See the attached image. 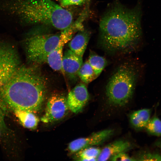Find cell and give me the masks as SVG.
I'll return each mask as SVG.
<instances>
[{
  "label": "cell",
  "mask_w": 161,
  "mask_h": 161,
  "mask_svg": "<svg viewBox=\"0 0 161 161\" xmlns=\"http://www.w3.org/2000/svg\"><path fill=\"white\" fill-rule=\"evenodd\" d=\"M88 61L97 77L100 75L107 64L104 58L93 52H90Z\"/></svg>",
  "instance_id": "obj_17"
},
{
  "label": "cell",
  "mask_w": 161,
  "mask_h": 161,
  "mask_svg": "<svg viewBox=\"0 0 161 161\" xmlns=\"http://www.w3.org/2000/svg\"><path fill=\"white\" fill-rule=\"evenodd\" d=\"M69 109L66 98L62 94H54L49 98L41 120L45 123L58 121L64 117Z\"/></svg>",
  "instance_id": "obj_7"
},
{
  "label": "cell",
  "mask_w": 161,
  "mask_h": 161,
  "mask_svg": "<svg viewBox=\"0 0 161 161\" xmlns=\"http://www.w3.org/2000/svg\"><path fill=\"white\" fill-rule=\"evenodd\" d=\"M47 91V80L36 66L21 65L0 86V108L4 111L41 109Z\"/></svg>",
  "instance_id": "obj_1"
},
{
  "label": "cell",
  "mask_w": 161,
  "mask_h": 161,
  "mask_svg": "<svg viewBox=\"0 0 161 161\" xmlns=\"http://www.w3.org/2000/svg\"><path fill=\"white\" fill-rule=\"evenodd\" d=\"M83 64L82 57L70 49H66L63 55L62 65L64 75L72 81L77 80L79 70Z\"/></svg>",
  "instance_id": "obj_11"
},
{
  "label": "cell",
  "mask_w": 161,
  "mask_h": 161,
  "mask_svg": "<svg viewBox=\"0 0 161 161\" xmlns=\"http://www.w3.org/2000/svg\"><path fill=\"white\" fill-rule=\"evenodd\" d=\"M91 32L82 28L72 39L69 44V49L77 55L83 57L89 40Z\"/></svg>",
  "instance_id": "obj_13"
},
{
  "label": "cell",
  "mask_w": 161,
  "mask_h": 161,
  "mask_svg": "<svg viewBox=\"0 0 161 161\" xmlns=\"http://www.w3.org/2000/svg\"><path fill=\"white\" fill-rule=\"evenodd\" d=\"M145 128L147 132L151 135L161 136V120L154 116L150 119Z\"/></svg>",
  "instance_id": "obj_19"
},
{
  "label": "cell",
  "mask_w": 161,
  "mask_h": 161,
  "mask_svg": "<svg viewBox=\"0 0 161 161\" xmlns=\"http://www.w3.org/2000/svg\"><path fill=\"white\" fill-rule=\"evenodd\" d=\"M141 13L138 6L129 9L120 4L109 9L99 24L100 44L111 52H127L135 49L142 36Z\"/></svg>",
  "instance_id": "obj_2"
},
{
  "label": "cell",
  "mask_w": 161,
  "mask_h": 161,
  "mask_svg": "<svg viewBox=\"0 0 161 161\" xmlns=\"http://www.w3.org/2000/svg\"><path fill=\"white\" fill-rule=\"evenodd\" d=\"M140 160L161 161V155L155 153H146L140 157Z\"/></svg>",
  "instance_id": "obj_20"
},
{
  "label": "cell",
  "mask_w": 161,
  "mask_h": 161,
  "mask_svg": "<svg viewBox=\"0 0 161 161\" xmlns=\"http://www.w3.org/2000/svg\"><path fill=\"white\" fill-rule=\"evenodd\" d=\"M151 111L150 109H144L136 111L130 116V121L135 127L142 129L145 128L150 119Z\"/></svg>",
  "instance_id": "obj_15"
},
{
  "label": "cell",
  "mask_w": 161,
  "mask_h": 161,
  "mask_svg": "<svg viewBox=\"0 0 161 161\" xmlns=\"http://www.w3.org/2000/svg\"><path fill=\"white\" fill-rule=\"evenodd\" d=\"M133 64L126 62L120 65L109 80L106 87L108 100L112 104L123 106L132 97L138 75Z\"/></svg>",
  "instance_id": "obj_4"
},
{
  "label": "cell",
  "mask_w": 161,
  "mask_h": 161,
  "mask_svg": "<svg viewBox=\"0 0 161 161\" xmlns=\"http://www.w3.org/2000/svg\"><path fill=\"white\" fill-rule=\"evenodd\" d=\"M130 143L127 141L118 140L106 146L97 158V160L105 161L108 160L115 155L125 152L131 147Z\"/></svg>",
  "instance_id": "obj_12"
},
{
  "label": "cell",
  "mask_w": 161,
  "mask_h": 161,
  "mask_svg": "<svg viewBox=\"0 0 161 161\" xmlns=\"http://www.w3.org/2000/svg\"><path fill=\"white\" fill-rule=\"evenodd\" d=\"M89 98L86 85L80 83L75 86L69 93L67 101L69 109L77 114L83 109Z\"/></svg>",
  "instance_id": "obj_10"
},
{
  "label": "cell",
  "mask_w": 161,
  "mask_h": 161,
  "mask_svg": "<svg viewBox=\"0 0 161 161\" xmlns=\"http://www.w3.org/2000/svg\"><path fill=\"white\" fill-rule=\"evenodd\" d=\"M73 22L71 13L52 0H27L26 26L43 24L62 31Z\"/></svg>",
  "instance_id": "obj_3"
},
{
  "label": "cell",
  "mask_w": 161,
  "mask_h": 161,
  "mask_svg": "<svg viewBox=\"0 0 161 161\" xmlns=\"http://www.w3.org/2000/svg\"><path fill=\"white\" fill-rule=\"evenodd\" d=\"M155 144L159 148L160 151V155H161V140L157 141Z\"/></svg>",
  "instance_id": "obj_23"
},
{
  "label": "cell",
  "mask_w": 161,
  "mask_h": 161,
  "mask_svg": "<svg viewBox=\"0 0 161 161\" xmlns=\"http://www.w3.org/2000/svg\"><path fill=\"white\" fill-rule=\"evenodd\" d=\"M101 150L99 148L92 146L88 147L75 153L74 159L77 160H97Z\"/></svg>",
  "instance_id": "obj_16"
},
{
  "label": "cell",
  "mask_w": 161,
  "mask_h": 161,
  "mask_svg": "<svg viewBox=\"0 0 161 161\" xmlns=\"http://www.w3.org/2000/svg\"><path fill=\"white\" fill-rule=\"evenodd\" d=\"M78 76L85 84H88L97 78L88 60L83 64L79 70Z\"/></svg>",
  "instance_id": "obj_18"
},
{
  "label": "cell",
  "mask_w": 161,
  "mask_h": 161,
  "mask_svg": "<svg viewBox=\"0 0 161 161\" xmlns=\"http://www.w3.org/2000/svg\"><path fill=\"white\" fill-rule=\"evenodd\" d=\"M21 65L16 45L10 41L0 38V86L10 78Z\"/></svg>",
  "instance_id": "obj_6"
},
{
  "label": "cell",
  "mask_w": 161,
  "mask_h": 161,
  "mask_svg": "<svg viewBox=\"0 0 161 161\" xmlns=\"http://www.w3.org/2000/svg\"><path fill=\"white\" fill-rule=\"evenodd\" d=\"M61 32L56 34L38 33L30 31L21 40L27 61L33 65L46 62L49 54L57 46Z\"/></svg>",
  "instance_id": "obj_5"
},
{
  "label": "cell",
  "mask_w": 161,
  "mask_h": 161,
  "mask_svg": "<svg viewBox=\"0 0 161 161\" xmlns=\"http://www.w3.org/2000/svg\"><path fill=\"white\" fill-rule=\"evenodd\" d=\"M112 161H132L135 160L130 158L129 156L125 153L123 152L119 153L113 157L111 158Z\"/></svg>",
  "instance_id": "obj_22"
},
{
  "label": "cell",
  "mask_w": 161,
  "mask_h": 161,
  "mask_svg": "<svg viewBox=\"0 0 161 161\" xmlns=\"http://www.w3.org/2000/svg\"><path fill=\"white\" fill-rule=\"evenodd\" d=\"M2 111V110L0 108V120L3 117V115Z\"/></svg>",
  "instance_id": "obj_24"
},
{
  "label": "cell",
  "mask_w": 161,
  "mask_h": 161,
  "mask_svg": "<svg viewBox=\"0 0 161 161\" xmlns=\"http://www.w3.org/2000/svg\"><path fill=\"white\" fill-rule=\"evenodd\" d=\"M74 32L70 27L61 31V38L57 46L48 55L46 61L49 66L55 71L64 75L62 63L63 49L65 44L71 38Z\"/></svg>",
  "instance_id": "obj_9"
},
{
  "label": "cell",
  "mask_w": 161,
  "mask_h": 161,
  "mask_svg": "<svg viewBox=\"0 0 161 161\" xmlns=\"http://www.w3.org/2000/svg\"></svg>",
  "instance_id": "obj_26"
},
{
  "label": "cell",
  "mask_w": 161,
  "mask_h": 161,
  "mask_svg": "<svg viewBox=\"0 0 161 161\" xmlns=\"http://www.w3.org/2000/svg\"><path fill=\"white\" fill-rule=\"evenodd\" d=\"M56 0L59 1L60 2L62 0Z\"/></svg>",
  "instance_id": "obj_25"
},
{
  "label": "cell",
  "mask_w": 161,
  "mask_h": 161,
  "mask_svg": "<svg viewBox=\"0 0 161 161\" xmlns=\"http://www.w3.org/2000/svg\"><path fill=\"white\" fill-rule=\"evenodd\" d=\"M112 130L105 129L93 133L88 137L79 138L71 142L68 146L70 154L75 153L86 148L100 144L110 137Z\"/></svg>",
  "instance_id": "obj_8"
},
{
  "label": "cell",
  "mask_w": 161,
  "mask_h": 161,
  "mask_svg": "<svg viewBox=\"0 0 161 161\" xmlns=\"http://www.w3.org/2000/svg\"><path fill=\"white\" fill-rule=\"evenodd\" d=\"M13 112L23 126L31 129L36 128L39 119L34 112L22 110H16Z\"/></svg>",
  "instance_id": "obj_14"
},
{
  "label": "cell",
  "mask_w": 161,
  "mask_h": 161,
  "mask_svg": "<svg viewBox=\"0 0 161 161\" xmlns=\"http://www.w3.org/2000/svg\"><path fill=\"white\" fill-rule=\"evenodd\" d=\"M86 0H62L60 2L61 5L62 7L72 5H81Z\"/></svg>",
  "instance_id": "obj_21"
}]
</instances>
